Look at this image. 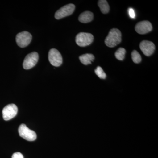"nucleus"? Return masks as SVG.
Masks as SVG:
<instances>
[{
	"mask_svg": "<svg viewBox=\"0 0 158 158\" xmlns=\"http://www.w3.org/2000/svg\"><path fill=\"white\" fill-rule=\"evenodd\" d=\"M121 40V32L118 29L113 28L110 30L105 42L106 45L109 47L113 48L119 44Z\"/></svg>",
	"mask_w": 158,
	"mask_h": 158,
	"instance_id": "obj_1",
	"label": "nucleus"
},
{
	"mask_svg": "<svg viewBox=\"0 0 158 158\" xmlns=\"http://www.w3.org/2000/svg\"><path fill=\"white\" fill-rule=\"evenodd\" d=\"M18 131L19 136L27 141H33L37 139L36 133L30 129L25 124H21L19 127Z\"/></svg>",
	"mask_w": 158,
	"mask_h": 158,
	"instance_id": "obj_2",
	"label": "nucleus"
},
{
	"mask_svg": "<svg viewBox=\"0 0 158 158\" xmlns=\"http://www.w3.org/2000/svg\"><path fill=\"white\" fill-rule=\"evenodd\" d=\"M94 40V36L90 33H79L76 37V42L78 45L82 47L90 45Z\"/></svg>",
	"mask_w": 158,
	"mask_h": 158,
	"instance_id": "obj_3",
	"label": "nucleus"
},
{
	"mask_svg": "<svg viewBox=\"0 0 158 158\" xmlns=\"http://www.w3.org/2000/svg\"><path fill=\"white\" fill-rule=\"evenodd\" d=\"M31 34L27 31H23L19 33L16 36V42L20 48H25L30 44L32 40Z\"/></svg>",
	"mask_w": 158,
	"mask_h": 158,
	"instance_id": "obj_4",
	"label": "nucleus"
},
{
	"mask_svg": "<svg viewBox=\"0 0 158 158\" xmlns=\"http://www.w3.org/2000/svg\"><path fill=\"white\" fill-rule=\"evenodd\" d=\"M38 59L39 55L36 52H33L29 54L24 60L23 67L25 69H31L37 64Z\"/></svg>",
	"mask_w": 158,
	"mask_h": 158,
	"instance_id": "obj_5",
	"label": "nucleus"
},
{
	"mask_svg": "<svg viewBox=\"0 0 158 158\" xmlns=\"http://www.w3.org/2000/svg\"><path fill=\"white\" fill-rule=\"evenodd\" d=\"M18 113V108L14 104L8 105L2 110L3 119L6 121L10 120L16 116Z\"/></svg>",
	"mask_w": 158,
	"mask_h": 158,
	"instance_id": "obj_6",
	"label": "nucleus"
},
{
	"mask_svg": "<svg viewBox=\"0 0 158 158\" xmlns=\"http://www.w3.org/2000/svg\"><path fill=\"white\" fill-rule=\"evenodd\" d=\"M48 59L51 64L56 67H59L62 63V55L56 49L52 48L49 51Z\"/></svg>",
	"mask_w": 158,
	"mask_h": 158,
	"instance_id": "obj_7",
	"label": "nucleus"
},
{
	"mask_svg": "<svg viewBox=\"0 0 158 158\" xmlns=\"http://www.w3.org/2000/svg\"><path fill=\"white\" fill-rule=\"evenodd\" d=\"M75 9V6L73 4L65 5L56 12L55 18L57 19H61L63 18L69 16L72 14Z\"/></svg>",
	"mask_w": 158,
	"mask_h": 158,
	"instance_id": "obj_8",
	"label": "nucleus"
},
{
	"mask_svg": "<svg viewBox=\"0 0 158 158\" xmlns=\"http://www.w3.org/2000/svg\"><path fill=\"white\" fill-rule=\"evenodd\" d=\"M135 29L138 34H146L152 31V26L151 23L148 21H143L138 23L136 24Z\"/></svg>",
	"mask_w": 158,
	"mask_h": 158,
	"instance_id": "obj_9",
	"label": "nucleus"
},
{
	"mask_svg": "<svg viewBox=\"0 0 158 158\" xmlns=\"http://www.w3.org/2000/svg\"><path fill=\"white\" fill-rule=\"evenodd\" d=\"M140 48L142 52L147 56H151L156 48L153 43L148 40H143L141 42L140 44Z\"/></svg>",
	"mask_w": 158,
	"mask_h": 158,
	"instance_id": "obj_10",
	"label": "nucleus"
},
{
	"mask_svg": "<svg viewBox=\"0 0 158 158\" xmlns=\"http://www.w3.org/2000/svg\"><path fill=\"white\" fill-rule=\"evenodd\" d=\"M93 18L94 14L92 12L90 11H86L80 15L78 19L79 21L81 23H86L92 21Z\"/></svg>",
	"mask_w": 158,
	"mask_h": 158,
	"instance_id": "obj_11",
	"label": "nucleus"
},
{
	"mask_svg": "<svg viewBox=\"0 0 158 158\" xmlns=\"http://www.w3.org/2000/svg\"><path fill=\"white\" fill-rule=\"evenodd\" d=\"M94 58V55L91 54H84L79 57L81 62L85 65L91 64V62H93Z\"/></svg>",
	"mask_w": 158,
	"mask_h": 158,
	"instance_id": "obj_12",
	"label": "nucleus"
},
{
	"mask_svg": "<svg viewBox=\"0 0 158 158\" xmlns=\"http://www.w3.org/2000/svg\"><path fill=\"white\" fill-rule=\"evenodd\" d=\"M98 6L102 13L107 14L110 11V6L106 0H100L98 2Z\"/></svg>",
	"mask_w": 158,
	"mask_h": 158,
	"instance_id": "obj_13",
	"label": "nucleus"
},
{
	"mask_svg": "<svg viewBox=\"0 0 158 158\" xmlns=\"http://www.w3.org/2000/svg\"><path fill=\"white\" fill-rule=\"evenodd\" d=\"M126 52V51L124 48H120L115 52V57L118 60L123 61L124 59Z\"/></svg>",
	"mask_w": 158,
	"mask_h": 158,
	"instance_id": "obj_14",
	"label": "nucleus"
},
{
	"mask_svg": "<svg viewBox=\"0 0 158 158\" xmlns=\"http://www.w3.org/2000/svg\"><path fill=\"white\" fill-rule=\"evenodd\" d=\"M132 59L135 63H140L141 61V57L140 54L137 51L134 50L131 53Z\"/></svg>",
	"mask_w": 158,
	"mask_h": 158,
	"instance_id": "obj_15",
	"label": "nucleus"
},
{
	"mask_svg": "<svg viewBox=\"0 0 158 158\" xmlns=\"http://www.w3.org/2000/svg\"><path fill=\"white\" fill-rule=\"evenodd\" d=\"M95 73L97 75L100 79H105L106 77V75L100 66L97 67L95 70Z\"/></svg>",
	"mask_w": 158,
	"mask_h": 158,
	"instance_id": "obj_16",
	"label": "nucleus"
},
{
	"mask_svg": "<svg viewBox=\"0 0 158 158\" xmlns=\"http://www.w3.org/2000/svg\"><path fill=\"white\" fill-rule=\"evenodd\" d=\"M129 15L130 17L132 19H135L136 17V14L135 11L132 8H129L128 10Z\"/></svg>",
	"mask_w": 158,
	"mask_h": 158,
	"instance_id": "obj_17",
	"label": "nucleus"
},
{
	"mask_svg": "<svg viewBox=\"0 0 158 158\" xmlns=\"http://www.w3.org/2000/svg\"><path fill=\"white\" fill-rule=\"evenodd\" d=\"M11 158H24V157L22 154L20 152H17L14 153L12 155Z\"/></svg>",
	"mask_w": 158,
	"mask_h": 158,
	"instance_id": "obj_18",
	"label": "nucleus"
}]
</instances>
